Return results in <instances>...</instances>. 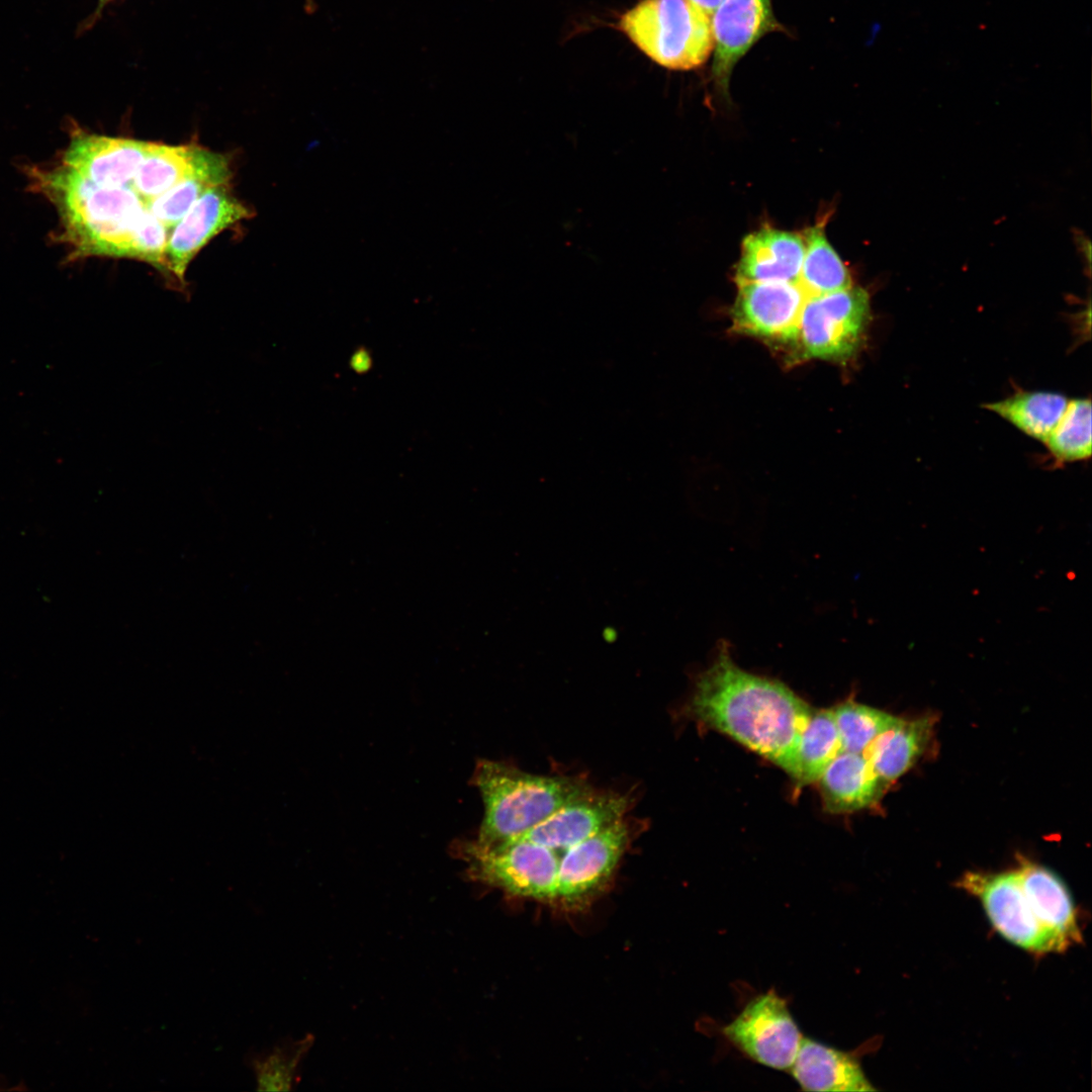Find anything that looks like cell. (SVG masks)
Listing matches in <instances>:
<instances>
[{"instance_id": "cell-14", "label": "cell", "mask_w": 1092, "mask_h": 1092, "mask_svg": "<svg viewBox=\"0 0 1092 1092\" xmlns=\"http://www.w3.org/2000/svg\"><path fill=\"white\" fill-rule=\"evenodd\" d=\"M149 142L77 130L55 162L102 186H129Z\"/></svg>"}, {"instance_id": "cell-18", "label": "cell", "mask_w": 1092, "mask_h": 1092, "mask_svg": "<svg viewBox=\"0 0 1092 1092\" xmlns=\"http://www.w3.org/2000/svg\"><path fill=\"white\" fill-rule=\"evenodd\" d=\"M1017 872L1023 890L1040 923L1068 946L1082 938L1072 897L1062 880L1049 869L1018 858Z\"/></svg>"}, {"instance_id": "cell-4", "label": "cell", "mask_w": 1092, "mask_h": 1092, "mask_svg": "<svg viewBox=\"0 0 1092 1092\" xmlns=\"http://www.w3.org/2000/svg\"><path fill=\"white\" fill-rule=\"evenodd\" d=\"M619 25L647 57L667 69L698 68L713 53L711 16L692 0H643Z\"/></svg>"}, {"instance_id": "cell-22", "label": "cell", "mask_w": 1092, "mask_h": 1092, "mask_svg": "<svg viewBox=\"0 0 1092 1092\" xmlns=\"http://www.w3.org/2000/svg\"><path fill=\"white\" fill-rule=\"evenodd\" d=\"M233 173L226 156L210 152L189 176L146 205L168 230L176 225L192 204L208 189L230 184Z\"/></svg>"}, {"instance_id": "cell-29", "label": "cell", "mask_w": 1092, "mask_h": 1092, "mask_svg": "<svg viewBox=\"0 0 1092 1092\" xmlns=\"http://www.w3.org/2000/svg\"><path fill=\"white\" fill-rule=\"evenodd\" d=\"M615 634H616V631H615V630H609V629H607V630H605V631H604V638H605V640H607V641H609L610 639H611V640H615V638H616V635H615Z\"/></svg>"}, {"instance_id": "cell-17", "label": "cell", "mask_w": 1092, "mask_h": 1092, "mask_svg": "<svg viewBox=\"0 0 1092 1092\" xmlns=\"http://www.w3.org/2000/svg\"><path fill=\"white\" fill-rule=\"evenodd\" d=\"M824 808L832 814L850 813L874 806L887 784L860 753L841 751L818 780Z\"/></svg>"}, {"instance_id": "cell-9", "label": "cell", "mask_w": 1092, "mask_h": 1092, "mask_svg": "<svg viewBox=\"0 0 1092 1092\" xmlns=\"http://www.w3.org/2000/svg\"><path fill=\"white\" fill-rule=\"evenodd\" d=\"M723 1033L750 1060L781 1071L790 1070L803 1038L786 1000L772 990L748 1002Z\"/></svg>"}, {"instance_id": "cell-11", "label": "cell", "mask_w": 1092, "mask_h": 1092, "mask_svg": "<svg viewBox=\"0 0 1092 1092\" xmlns=\"http://www.w3.org/2000/svg\"><path fill=\"white\" fill-rule=\"evenodd\" d=\"M731 309L736 332L761 340L794 343L807 293L799 283L737 284Z\"/></svg>"}, {"instance_id": "cell-10", "label": "cell", "mask_w": 1092, "mask_h": 1092, "mask_svg": "<svg viewBox=\"0 0 1092 1092\" xmlns=\"http://www.w3.org/2000/svg\"><path fill=\"white\" fill-rule=\"evenodd\" d=\"M252 216L251 209L233 193L231 184L205 191L169 235L165 256L170 283L184 288L187 268L198 252L222 231Z\"/></svg>"}, {"instance_id": "cell-24", "label": "cell", "mask_w": 1092, "mask_h": 1092, "mask_svg": "<svg viewBox=\"0 0 1092 1092\" xmlns=\"http://www.w3.org/2000/svg\"><path fill=\"white\" fill-rule=\"evenodd\" d=\"M841 751V739L832 708L813 709L799 743L798 786L817 782Z\"/></svg>"}, {"instance_id": "cell-8", "label": "cell", "mask_w": 1092, "mask_h": 1092, "mask_svg": "<svg viewBox=\"0 0 1092 1092\" xmlns=\"http://www.w3.org/2000/svg\"><path fill=\"white\" fill-rule=\"evenodd\" d=\"M958 885L981 901L995 930L1013 944L1035 953L1068 947L1038 920L1016 869L997 874L969 872Z\"/></svg>"}, {"instance_id": "cell-30", "label": "cell", "mask_w": 1092, "mask_h": 1092, "mask_svg": "<svg viewBox=\"0 0 1092 1092\" xmlns=\"http://www.w3.org/2000/svg\"><path fill=\"white\" fill-rule=\"evenodd\" d=\"M305 1H306V8H307V10H308V11H311V10H313V8H314V6H313V0H305Z\"/></svg>"}, {"instance_id": "cell-16", "label": "cell", "mask_w": 1092, "mask_h": 1092, "mask_svg": "<svg viewBox=\"0 0 1092 1092\" xmlns=\"http://www.w3.org/2000/svg\"><path fill=\"white\" fill-rule=\"evenodd\" d=\"M790 1073L805 1091H873L850 1054L803 1037Z\"/></svg>"}, {"instance_id": "cell-21", "label": "cell", "mask_w": 1092, "mask_h": 1092, "mask_svg": "<svg viewBox=\"0 0 1092 1092\" xmlns=\"http://www.w3.org/2000/svg\"><path fill=\"white\" fill-rule=\"evenodd\" d=\"M1070 398L1054 391L1017 390L1014 394L982 406L1022 432L1044 443L1063 417Z\"/></svg>"}, {"instance_id": "cell-3", "label": "cell", "mask_w": 1092, "mask_h": 1092, "mask_svg": "<svg viewBox=\"0 0 1092 1092\" xmlns=\"http://www.w3.org/2000/svg\"><path fill=\"white\" fill-rule=\"evenodd\" d=\"M471 783L484 805L475 840L487 845L522 836L593 788L582 777L534 775L489 759L476 762Z\"/></svg>"}, {"instance_id": "cell-13", "label": "cell", "mask_w": 1092, "mask_h": 1092, "mask_svg": "<svg viewBox=\"0 0 1092 1092\" xmlns=\"http://www.w3.org/2000/svg\"><path fill=\"white\" fill-rule=\"evenodd\" d=\"M714 38L712 77L720 92L728 91L738 61L764 34L784 30L770 0H723L711 14Z\"/></svg>"}, {"instance_id": "cell-19", "label": "cell", "mask_w": 1092, "mask_h": 1092, "mask_svg": "<svg viewBox=\"0 0 1092 1092\" xmlns=\"http://www.w3.org/2000/svg\"><path fill=\"white\" fill-rule=\"evenodd\" d=\"M935 719L922 716L897 720L879 734L863 751L877 776L887 785L908 771L926 749Z\"/></svg>"}, {"instance_id": "cell-6", "label": "cell", "mask_w": 1092, "mask_h": 1092, "mask_svg": "<svg viewBox=\"0 0 1092 1092\" xmlns=\"http://www.w3.org/2000/svg\"><path fill=\"white\" fill-rule=\"evenodd\" d=\"M870 321V296L860 287L807 295L795 344L806 358L845 361L862 347Z\"/></svg>"}, {"instance_id": "cell-5", "label": "cell", "mask_w": 1092, "mask_h": 1092, "mask_svg": "<svg viewBox=\"0 0 1092 1092\" xmlns=\"http://www.w3.org/2000/svg\"><path fill=\"white\" fill-rule=\"evenodd\" d=\"M453 854L465 864L472 882L554 906L561 853L524 838L498 844L475 839L455 841Z\"/></svg>"}, {"instance_id": "cell-28", "label": "cell", "mask_w": 1092, "mask_h": 1092, "mask_svg": "<svg viewBox=\"0 0 1092 1092\" xmlns=\"http://www.w3.org/2000/svg\"><path fill=\"white\" fill-rule=\"evenodd\" d=\"M697 6H699L704 12L711 16L714 10L720 5L723 0H692Z\"/></svg>"}, {"instance_id": "cell-23", "label": "cell", "mask_w": 1092, "mask_h": 1092, "mask_svg": "<svg viewBox=\"0 0 1092 1092\" xmlns=\"http://www.w3.org/2000/svg\"><path fill=\"white\" fill-rule=\"evenodd\" d=\"M805 253L799 284L807 295L824 294L852 285L851 276L828 242L824 224H816L804 234Z\"/></svg>"}, {"instance_id": "cell-12", "label": "cell", "mask_w": 1092, "mask_h": 1092, "mask_svg": "<svg viewBox=\"0 0 1092 1092\" xmlns=\"http://www.w3.org/2000/svg\"><path fill=\"white\" fill-rule=\"evenodd\" d=\"M632 804L630 794L597 790L593 787L518 838L530 840L563 854L568 847L626 817Z\"/></svg>"}, {"instance_id": "cell-31", "label": "cell", "mask_w": 1092, "mask_h": 1092, "mask_svg": "<svg viewBox=\"0 0 1092 1092\" xmlns=\"http://www.w3.org/2000/svg\"><path fill=\"white\" fill-rule=\"evenodd\" d=\"M109 1H111V0H99V3H100V5H99V9H101V7H102V6L104 5V4H106L107 2H109Z\"/></svg>"}, {"instance_id": "cell-27", "label": "cell", "mask_w": 1092, "mask_h": 1092, "mask_svg": "<svg viewBox=\"0 0 1092 1092\" xmlns=\"http://www.w3.org/2000/svg\"><path fill=\"white\" fill-rule=\"evenodd\" d=\"M843 751L862 754L898 717L848 700L832 708Z\"/></svg>"}, {"instance_id": "cell-1", "label": "cell", "mask_w": 1092, "mask_h": 1092, "mask_svg": "<svg viewBox=\"0 0 1092 1092\" xmlns=\"http://www.w3.org/2000/svg\"><path fill=\"white\" fill-rule=\"evenodd\" d=\"M30 186L55 207L59 240L71 260L127 258L147 262L166 278L170 231L129 186L97 185L53 161L28 169Z\"/></svg>"}, {"instance_id": "cell-26", "label": "cell", "mask_w": 1092, "mask_h": 1092, "mask_svg": "<svg viewBox=\"0 0 1092 1092\" xmlns=\"http://www.w3.org/2000/svg\"><path fill=\"white\" fill-rule=\"evenodd\" d=\"M312 1043L311 1036L280 1043L248 1060L254 1072L257 1090L289 1091L298 1081L299 1064Z\"/></svg>"}, {"instance_id": "cell-25", "label": "cell", "mask_w": 1092, "mask_h": 1092, "mask_svg": "<svg viewBox=\"0 0 1092 1092\" xmlns=\"http://www.w3.org/2000/svg\"><path fill=\"white\" fill-rule=\"evenodd\" d=\"M1091 414L1089 397L1069 400L1063 417L1043 443L1056 465L1085 461L1091 457Z\"/></svg>"}, {"instance_id": "cell-20", "label": "cell", "mask_w": 1092, "mask_h": 1092, "mask_svg": "<svg viewBox=\"0 0 1092 1092\" xmlns=\"http://www.w3.org/2000/svg\"><path fill=\"white\" fill-rule=\"evenodd\" d=\"M211 151L198 145H166L149 142L130 187L145 204L192 174Z\"/></svg>"}, {"instance_id": "cell-15", "label": "cell", "mask_w": 1092, "mask_h": 1092, "mask_svg": "<svg viewBox=\"0 0 1092 1092\" xmlns=\"http://www.w3.org/2000/svg\"><path fill=\"white\" fill-rule=\"evenodd\" d=\"M804 253V238L795 233L766 226L749 234L736 264V284L799 283Z\"/></svg>"}, {"instance_id": "cell-2", "label": "cell", "mask_w": 1092, "mask_h": 1092, "mask_svg": "<svg viewBox=\"0 0 1092 1092\" xmlns=\"http://www.w3.org/2000/svg\"><path fill=\"white\" fill-rule=\"evenodd\" d=\"M813 709L779 680L740 668L726 642L701 672L689 714L799 779V743Z\"/></svg>"}, {"instance_id": "cell-7", "label": "cell", "mask_w": 1092, "mask_h": 1092, "mask_svg": "<svg viewBox=\"0 0 1092 1092\" xmlns=\"http://www.w3.org/2000/svg\"><path fill=\"white\" fill-rule=\"evenodd\" d=\"M638 826L626 816L564 850L553 907L582 910L605 893L634 841Z\"/></svg>"}]
</instances>
